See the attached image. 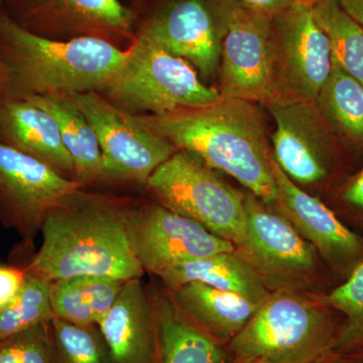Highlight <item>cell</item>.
<instances>
[{"mask_svg":"<svg viewBox=\"0 0 363 363\" xmlns=\"http://www.w3.org/2000/svg\"><path fill=\"white\" fill-rule=\"evenodd\" d=\"M133 203L84 188L72 191L45 217L42 245L26 267L51 283L82 276L142 278L128 235Z\"/></svg>","mask_w":363,"mask_h":363,"instance_id":"1","label":"cell"},{"mask_svg":"<svg viewBox=\"0 0 363 363\" xmlns=\"http://www.w3.org/2000/svg\"><path fill=\"white\" fill-rule=\"evenodd\" d=\"M147 128L177 150L228 174L267 204L274 205L276 181L264 118L255 102L222 97L207 106L138 116Z\"/></svg>","mask_w":363,"mask_h":363,"instance_id":"2","label":"cell"},{"mask_svg":"<svg viewBox=\"0 0 363 363\" xmlns=\"http://www.w3.org/2000/svg\"><path fill=\"white\" fill-rule=\"evenodd\" d=\"M0 56L7 71L4 97L28 98L104 92L123 67L128 48L95 38L45 39L0 11Z\"/></svg>","mask_w":363,"mask_h":363,"instance_id":"3","label":"cell"},{"mask_svg":"<svg viewBox=\"0 0 363 363\" xmlns=\"http://www.w3.org/2000/svg\"><path fill=\"white\" fill-rule=\"evenodd\" d=\"M339 325L307 291L272 292L226 347L257 363H318L333 354Z\"/></svg>","mask_w":363,"mask_h":363,"instance_id":"4","label":"cell"},{"mask_svg":"<svg viewBox=\"0 0 363 363\" xmlns=\"http://www.w3.org/2000/svg\"><path fill=\"white\" fill-rule=\"evenodd\" d=\"M101 94L138 116L197 108L222 99L219 91L205 85L187 61L138 33L128 47L123 67Z\"/></svg>","mask_w":363,"mask_h":363,"instance_id":"5","label":"cell"},{"mask_svg":"<svg viewBox=\"0 0 363 363\" xmlns=\"http://www.w3.org/2000/svg\"><path fill=\"white\" fill-rule=\"evenodd\" d=\"M145 189L157 203L201 224L238 247L245 235V195L194 154L178 150L150 177Z\"/></svg>","mask_w":363,"mask_h":363,"instance_id":"6","label":"cell"},{"mask_svg":"<svg viewBox=\"0 0 363 363\" xmlns=\"http://www.w3.org/2000/svg\"><path fill=\"white\" fill-rule=\"evenodd\" d=\"M245 228L236 247L269 292L307 291L320 274V255L274 205L245 195Z\"/></svg>","mask_w":363,"mask_h":363,"instance_id":"7","label":"cell"},{"mask_svg":"<svg viewBox=\"0 0 363 363\" xmlns=\"http://www.w3.org/2000/svg\"><path fill=\"white\" fill-rule=\"evenodd\" d=\"M67 95L96 133L104 182L145 186L152 173L178 150L147 128L136 114L119 108L101 93Z\"/></svg>","mask_w":363,"mask_h":363,"instance_id":"8","label":"cell"},{"mask_svg":"<svg viewBox=\"0 0 363 363\" xmlns=\"http://www.w3.org/2000/svg\"><path fill=\"white\" fill-rule=\"evenodd\" d=\"M136 33L187 61L204 78L219 70L225 33L224 0H159L133 6Z\"/></svg>","mask_w":363,"mask_h":363,"instance_id":"9","label":"cell"},{"mask_svg":"<svg viewBox=\"0 0 363 363\" xmlns=\"http://www.w3.org/2000/svg\"><path fill=\"white\" fill-rule=\"evenodd\" d=\"M274 101H315L330 77V43L312 4L295 0L272 20ZM271 102V104H272Z\"/></svg>","mask_w":363,"mask_h":363,"instance_id":"10","label":"cell"},{"mask_svg":"<svg viewBox=\"0 0 363 363\" xmlns=\"http://www.w3.org/2000/svg\"><path fill=\"white\" fill-rule=\"evenodd\" d=\"M2 11L26 32L55 40L95 38L130 47L138 16L121 0H4Z\"/></svg>","mask_w":363,"mask_h":363,"instance_id":"11","label":"cell"},{"mask_svg":"<svg viewBox=\"0 0 363 363\" xmlns=\"http://www.w3.org/2000/svg\"><path fill=\"white\" fill-rule=\"evenodd\" d=\"M128 235L143 272L157 277L184 262L236 250L230 241L157 202L133 203Z\"/></svg>","mask_w":363,"mask_h":363,"instance_id":"12","label":"cell"},{"mask_svg":"<svg viewBox=\"0 0 363 363\" xmlns=\"http://www.w3.org/2000/svg\"><path fill=\"white\" fill-rule=\"evenodd\" d=\"M225 4V33L222 40L219 88L222 97L267 105L274 99L272 20Z\"/></svg>","mask_w":363,"mask_h":363,"instance_id":"13","label":"cell"},{"mask_svg":"<svg viewBox=\"0 0 363 363\" xmlns=\"http://www.w3.org/2000/svg\"><path fill=\"white\" fill-rule=\"evenodd\" d=\"M80 188L45 162L0 143V222L33 245L48 213Z\"/></svg>","mask_w":363,"mask_h":363,"instance_id":"14","label":"cell"},{"mask_svg":"<svg viewBox=\"0 0 363 363\" xmlns=\"http://www.w3.org/2000/svg\"><path fill=\"white\" fill-rule=\"evenodd\" d=\"M276 130L272 136L274 161L297 185H314L327 178L332 131L315 101H274L267 105Z\"/></svg>","mask_w":363,"mask_h":363,"instance_id":"15","label":"cell"},{"mask_svg":"<svg viewBox=\"0 0 363 363\" xmlns=\"http://www.w3.org/2000/svg\"><path fill=\"white\" fill-rule=\"evenodd\" d=\"M271 166L277 187L274 206L311 243L322 259L337 271L350 274L362 262L363 238L339 220L323 202L294 183L272 155Z\"/></svg>","mask_w":363,"mask_h":363,"instance_id":"16","label":"cell"},{"mask_svg":"<svg viewBox=\"0 0 363 363\" xmlns=\"http://www.w3.org/2000/svg\"><path fill=\"white\" fill-rule=\"evenodd\" d=\"M98 327L116 363H154L156 325L150 294L140 278L124 281Z\"/></svg>","mask_w":363,"mask_h":363,"instance_id":"17","label":"cell"},{"mask_svg":"<svg viewBox=\"0 0 363 363\" xmlns=\"http://www.w3.org/2000/svg\"><path fill=\"white\" fill-rule=\"evenodd\" d=\"M0 143L45 162L74 180V164L59 125L44 109L23 98L0 99Z\"/></svg>","mask_w":363,"mask_h":363,"instance_id":"18","label":"cell"},{"mask_svg":"<svg viewBox=\"0 0 363 363\" xmlns=\"http://www.w3.org/2000/svg\"><path fill=\"white\" fill-rule=\"evenodd\" d=\"M155 325L154 363H225V345L202 330L176 304L171 293L149 292Z\"/></svg>","mask_w":363,"mask_h":363,"instance_id":"19","label":"cell"},{"mask_svg":"<svg viewBox=\"0 0 363 363\" xmlns=\"http://www.w3.org/2000/svg\"><path fill=\"white\" fill-rule=\"evenodd\" d=\"M179 308L210 337L227 345L259 306L248 298L199 283L169 291Z\"/></svg>","mask_w":363,"mask_h":363,"instance_id":"20","label":"cell"},{"mask_svg":"<svg viewBox=\"0 0 363 363\" xmlns=\"http://www.w3.org/2000/svg\"><path fill=\"white\" fill-rule=\"evenodd\" d=\"M157 277L169 291L187 284L199 283L238 294L259 305L272 293L252 264L236 250L184 262Z\"/></svg>","mask_w":363,"mask_h":363,"instance_id":"21","label":"cell"},{"mask_svg":"<svg viewBox=\"0 0 363 363\" xmlns=\"http://www.w3.org/2000/svg\"><path fill=\"white\" fill-rule=\"evenodd\" d=\"M54 117L62 140L74 164V181L79 187L104 182V159L96 133L84 114L67 94L23 98Z\"/></svg>","mask_w":363,"mask_h":363,"instance_id":"22","label":"cell"},{"mask_svg":"<svg viewBox=\"0 0 363 363\" xmlns=\"http://www.w3.org/2000/svg\"><path fill=\"white\" fill-rule=\"evenodd\" d=\"M124 281L82 276L52 281L55 318L77 325H98L111 310Z\"/></svg>","mask_w":363,"mask_h":363,"instance_id":"23","label":"cell"},{"mask_svg":"<svg viewBox=\"0 0 363 363\" xmlns=\"http://www.w3.org/2000/svg\"><path fill=\"white\" fill-rule=\"evenodd\" d=\"M315 104L332 133L363 150V85L333 63Z\"/></svg>","mask_w":363,"mask_h":363,"instance_id":"24","label":"cell"},{"mask_svg":"<svg viewBox=\"0 0 363 363\" xmlns=\"http://www.w3.org/2000/svg\"><path fill=\"white\" fill-rule=\"evenodd\" d=\"M312 9L330 43L333 63L363 85V26L344 11L338 0H322Z\"/></svg>","mask_w":363,"mask_h":363,"instance_id":"25","label":"cell"},{"mask_svg":"<svg viewBox=\"0 0 363 363\" xmlns=\"http://www.w3.org/2000/svg\"><path fill=\"white\" fill-rule=\"evenodd\" d=\"M51 281L26 267V278L14 297L0 308V339L9 337L54 319Z\"/></svg>","mask_w":363,"mask_h":363,"instance_id":"26","label":"cell"},{"mask_svg":"<svg viewBox=\"0 0 363 363\" xmlns=\"http://www.w3.org/2000/svg\"><path fill=\"white\" fill-rule=\"evenodd\" d=\"M319 298L327 307L343 315L333 354L348 355L363 351V260L343 284Z\"/></svg>","mask_w":363,"mask_h":363,"instance_id":"27","label":"cell"},{"mask_svg":"<svg viewBox=\"0 0 363 363\" xmlns=\"http://www.w3.org/2000/svg\"><path fill=\"white\" fill-rule=\"evenodd\" d=\"M57 363H116L98 325H77L54 318Z\"/></svg>","mask_w":363,"mask_h":363,"instance_id":"28","label":"cell"},{"mask_svg":"<svg viewBox=\"0 0 363 363\" xmlns=\"http://www.w3.org/2000/svg\"><path fill=\"white\" fill-rule=\"evenodd\" d=\"M0 363H57L52 322L0 339Z\"/></svg>","mask_w":363,"mask_h":363,"instance_id":"29","label":"cell"},{"mask_svg":"<svg viewBox=\"0 0 363 363\" xmlns=\"http://www.w3.org/2000/svg\"><path fill=\"white\" fill-rule=\"evenodd\" d=\"M26 267L0 266V308L14 297L26 278Z\"/></svg>","mask_w":363,"mask_h":363,"instance_id":"30","label":"cell"},{"mask_svg":"<svg viewBox=\"0 0 363 363\" xmlns=\"http://www.w3.org/2000/svg\"><path fill=\"white\" fill-rule=\"evenodd\" d=\"M233 1L257 16L272 20L286 11L295 0H233Z\"/></svg>","mask_w":363,"mask_h":363,"instance_id":"31","label":"cell"},{"mask_svg":"<svg viewBox=\"0 0 363 363\" xmlns=\"http://www.w3.org/2000/svg\"><path fill=\"white\" fill-rule=\"evenodd\" d=\"M344 202L363 214V169L351 179L342 192Z\"/></svg>","mask_w":363,"mask_h":363,"instance_id":"32","label":"cell"},{"mask_svg":"<svg viewBox=\"0 0 363 363\" xmlns=\"http://www.w3.org/2000/svg\"><path fill=\"white\" fill-rule=\"evenodd\" d=\"M341 7L353 20L363 26V0H338Z\"/></svg>","mask_w":363,"mask_h":363,"instance_id":"33","label":"cell"},{"mask_svg":"<svg viewBox=\"0 0 363 363\" xmlns=\"http://www.w3.org/2000/svg\"><path fill=\"white\" fill-rule=\"evenodd\" d=\"M7 88V71L4 60L0 56V99L6 96Z\"/></svg>","mask_w":363,"mask_h":363,"instance_id":"34","label":"cell"},{"mask_svg":"<svg viewBox=\"0 0 363 363\" xmlns=\"http://www.w3.org/2000/svg\"><path fill=\"white\" fill-rule=\"evenodd\" d=\"M318 363H354L351 362L350 358L342 357V355L331 354L330 357L325 358Z\"/></svg>","mask_w":363,"mask_h":363,"instance_id":"35","label":"cell"},{"mask_svg":"<svg viewBox=\"0 0 363 363\" xmlns=\"http://www.w3.org/2000/svg\"><path fill=\"white\" fill-rule=\"evenodd\" d=\"M342 357L350 358L351 362L354 363H363V351L352 353V354L342 355Z\"/></svg>","mask_w":363,"mask_h":363,"instance_id":"36","label":"cell"},{"mask_svg":"<svg viewBox=\"0 0 363 363\" xmlns=\"http://www.w3.org/2000/svg\"><path fill=\"white\" fill-rule=\"evenodd\" d=\"M225 363H257V362H247V360L240 359V358L231 357L230 359H229L228 362H227Z\"/></svg>","mask_w":363,"mask_h":363,"instance_id":"37","label":"cell"},{"mask_svg":"<svg viewBox=\"0 0 363 363\" xmlns=\"http://www.w3.org/2000/svg\"><path fill=\"white\" fill-rule=\"evenodd\" d=\"M301 1L307 2V4H312L313 6V4H316V2L322 1V0H301Z\"/></svg>","mask_w":363,"mask_h":363,"instance_id":"38","label":"cell"},{"mask_svg":"<svg viewBox=\"0 0 363 363\" xmlns=\"http://www.w3.org/2000/svg\"><path fill=\"white\" fill-rule=\"evenodd\" d=\"M2 4H4V0H0V11L2 9Z\"/></svg>","mask_w":363,"mask_h":363,"instance_id":"39","label":"cell"},{"mask_svg":"<svg viewBox=\"0 0 363 363\" xmlns=\"http://www.w3.org/2000/svg\"></svg>","mask_w":363,"mask_h":363,"instance_id":"40","label":"cell"}]
</instances>
